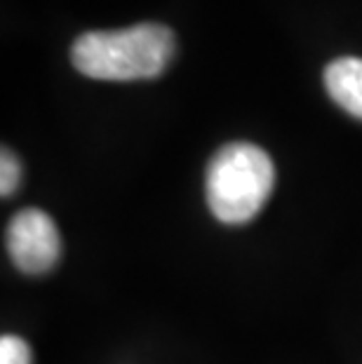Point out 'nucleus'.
Returning <instances> with one entry per match:
<instances>
[{
    "instance_id": "obj_6",
    "label": "nucleus",
    "mask_w": 362,
    "mask_h": 364,
    "mask_svg": "<svg viewBox=\"0 0 362 364\" xmlns=\"http://www.w3.org/2000/svg\"><path fill=\"white\" fill-rule=\"evenodd\" d=\"M0 364H31V348L26 341L12 334L0 338Z\"/></svg>"
},
{
    "instance_id": "obj_5",
    "label": "nucleus",
    "mask_w": 362,
    "mask_h": 364,
    "mask_svg": "<svg viewBox=\"0 0 362 364\" xmlns=\"http://www.w3.org/2000/svg\"><path fill=\"white\" fill-rule=\"evenodd\" d=\"M21 183V162L17 160L12 151L3 149L0 156V193L3 198H10Z\"/></svg>"
},
{
    "instance_id": "obj_2",
    "label": "nucleus",
    "mask_w": 362,
    "mask_h": 364,
    "mask_svg": "<svg viewBox=\"0 0 362 364\" xmlns=\"http://www.w3.org/2000/svg\"><path fill=\"white\" fill-rule=\"evenodd\" d=\"M275 186L271 156L247 141H233L214 153L205 176L207 205L221 223H247L268 203Z\"/></svg>"
},
{
    "instance_id": "obj_3",
    "label": "nucleus",
    "mask_w": 362,
    "mask_h": 364,
    "mask_svg": "<svg viewBox=\"0 0 362 364\" xmlns=\"http://www.w3.org/2000/svg\"><path fill=\"white\" fill-rule=\"evenodd\" d=\"M7 252L21 273H50L61 257L57 223L41 209H21L7 223Z\"/></svg>"
},
{
    "instance_id": "obj_4",
    "label": "nucleus",
    "mask_w": 362,
    "mask_h": 364,
    "mask_svg": "<svg viewBox=\"0 0 362 364\" xmlns=\"http://www.w3.org/2000/svg\"><path fill=\"white\" fill-rule=\"evenodd\" d=\"M325 90L336 106L362 120V59L341 57L327 64Z\"/></svg>"
},
{
    "instance_id": "obj_1",
    "label": "nucleus",
    "mask_w": 362,
    "mask_h": 364,
    "mask_svg": "<svg viewBox=\"0 0 362 364\" xmlns=\"http://www.w3.org/2000/svg\"><path fill=\"white\" fill-rule=\"evenodd\" d=\"M172 28L144 21L118 31H90L71 45V64L92 80L132 82L158 78L172 64Z\"/></svg>"
}]
</instances>
